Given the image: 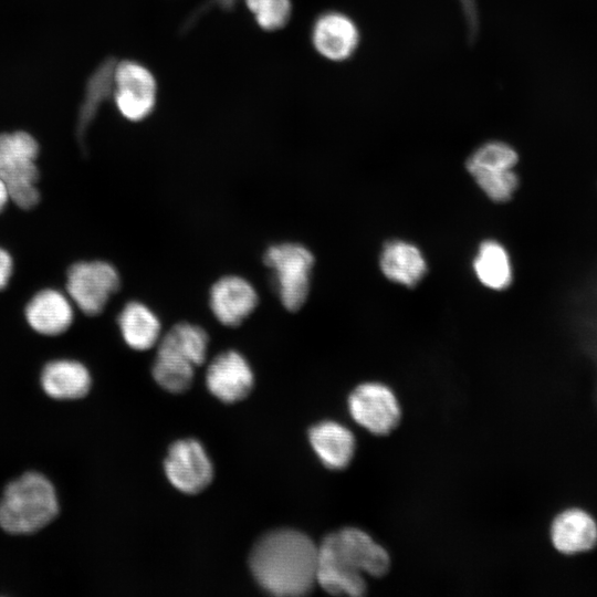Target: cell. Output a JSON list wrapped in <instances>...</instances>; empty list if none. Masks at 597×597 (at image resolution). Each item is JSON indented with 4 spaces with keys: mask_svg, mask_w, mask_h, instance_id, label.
<instances>
[{
    "mask_svg": "<svg viewBox=\"0 0 597 597\" xmlns=\"http://www.w3.org/2000/svg\"><path fill=\"white\" fill-rule=\"evenodd\" d=\"M318 546L294 530H276L253 546L249 564L259 585L275 596H301L316 583Z\"/></svg>",
    "mask_w": 597,
    "mask_h": 597,
    "instance_id": "1",
    "label": "cell"
},
{
    "mask_svg": "<svg viewBox=\"0 0 597 597\" xmlns=\"http://www.w3.org/2000/svg\"><path fill=\"white\" fill-rule=\"evenodd\" d=\"M388 568L387 552L365 532L348 527L327 535L318 546L316 583L333 595L360 596L364 575L381 576Z\"/></svg>",
    "mask_w": 597,
    "mask_h": 597,
    "instance_id": "2",
    "label": "cell"
},
{
    "mask_svg": "<svg viewBox=\"0 0 597 597\" xmlns=\"http://www.w3.org/2000/svg\"><path fill=\"white\" fill-rule=\"evenodd\" d=\"M59 512L52 483L29 472L12 481L0 500V526L12 534L33 533L49 524Z\"/></svg>",
    "mask_w": 597,
    "mask_h": 597,
    "instance_id": "3",
    "label": "cell"
},
{
    "mask_svg": "<svg viewBox=\"0 0 597 597\" xmlns=\"http://www.w3.org/2000/svg\"><path fill=\"white\" fill-rule=\"evenodd\" d=\"M38 155L39 145L30 134H0V178L7 185L10 199L22 209H31L40 200Z\"/></svg>",
    "mask_w": 597,
    "mask_h": 597,
    "instance_id": "4",
    "label": "cell"
},
{
    "mask_svg": "<svg viewBox=\"0 0 597 597\" xmlns=\"http://www.w3.org/2000/svg\"><path fill=\"white\" fill-rule=\"evenodd\" d=\"M263 261L272 271L282 305L290 312L300 310L310 292L314 256L298 243L284 242L269 247Z\"/></svg>",
    "mask_w": 597,
    "mask_h": 597,
    "instance_id": "5",
    "label": "cell"
},
{
    "mask_svg": "<svg viewBox=\"0 0 597 597\" xmlns=\"http://www.w3.org/2000/svg\"><path fill=\"white\" fill-rule=\"evenodd\" d=\"M119 286L116 268L106 261L77 262L67 271L66 291L86 315L100 314Z\"/></svg>",
    "mask_w": 597,
    "mask_h": 597,
    "instance_id": "6",
    "label": "cell"
},
{
    "mask_svg": "<svg viewBox=\"0 0 597 597\" xmlns=\"http://www.w3.org/2000/svg\"><path fill=\"white\" fill-rule=\"evenodd\" d=\"M156 81L150 71L134 61L116 64L114 97L121 114L129 121H142L156 103Z\"/></svg>",
    "mask_w": 597,
    "mask_h": 597,
    "instance_id": "7",
    "label": "cell"
},
{
    "mask_svg": "<svg viewBox=\"0 0 597 597\" xmlns=\"http://www.w3.org/2000/svg\"><path fill=\"white\" fill-rule=\"evenodd\" d=\"M164 468L170 483L186 494L201 492L213 476L208 454L193 439L178 440L171 444Z\"/></svg>",
    "mask_w": 597,
    "mask_h": 597,
    "instance_id": "8",
    "label": "cell"
},
{
    "mask_svg": "<svg viewBox=\"0 0 597 597\" xmlns=\"http://www.w3.org/2000/svg\"><path fill=\"white\" fill-rule=\"evenodd\" d=\"M348 409L353 419L375 434H386L398 423L399 404L383 384H362L350 394Z\"/></svg>",
    "mask_w": 597,
    "mask_h": 597,
    "instance_id": "9",
    "label": "cell"
},
{
    "mask_svg": "<svg viewBox=\"0 0 597 597\" xmlns=\"http://www.w3.org/2000/svg\"><path fill=\"white\" fill-rule=\"evenodd\" d=\"M259 296L253 285L239 275L220 277L210 289L209 306L222 325L234 327L255 310Z\"/></svg>",
    "mask_w": 597,
    "mask_h": 597,
    "instance_id": "10",
    "label": "cell"
},
{
    "mask_svg": "<svg viewBox=\"0 0 597 597\" xmlns=\"http://www.w3.org/2000/svg\"><path fill=\"white\" fill-rule=\"evenodd\" d=\"M206 383L219 400L233 404L245 398L254 383L248 360L235 350H226L210 363Z\"/></svg>",
    "mask_w": 597,
    "mask_h": 597,
    "instance_id": "11",
    "label": "cell"
},
{
    "mask_svg": "<svg viewBox=\"0 0 597 597\" xmlns=\"http://www.w3.org/2000/svg\"><path fill=\"white\" fill-rule=\"evenodd\" d=\"M315 50L325 59L339 62L350 57L359 43L356 23L346 14L332 11L321 14L312 30Z\"/></svg>",
    "mask_w": 597,
    "mask_h": 597,
    "instance_id": "12",
    "label": "cell"
},
{
    "mask_svg": "<svg viewBox=\"0 0 597 597\" xmlns=\"http://www.w3.org/2000/svg\"><path fill=\"white\" fill-rule=\"evenodd\" d=\"M549 537L555 549L562 554L589 552L597 545V521L584 509L567 507L552 521Z\"/></svg>",
    "mask_w": 597,
    "mask_h": 597,
    "instance_id": "13",
    "label": "cell"
},
{
    "mask_svg": "<svg viewBox=\"0 0 597 597\" xmlns=\"http://www.w3.org/2000/svg\"><path fill=\"white\" fill-rule=\"evenodd\" d=\"M24 313L32 329L48 336L64 333L73 322L72 304L53 289L38 292L27 304Z\"/></svg>",
    "mask_w": 597,
    "mask_h": 597,
    "instance_id": "14",
    "label": "cell"
},
{
    "mask_svg": "<svg viewBox=\"0 0 597 597\" xmlns=\"http://www.w3.org/2000/svg\"><path fill=\"white\" fill-rule=\"evenodd\" d=\"M41 385L52 398L77 399L88 392L91 375L87 368L76 360L59 359L44 366Z\"/></svg>",
    "mask_w": 597,
    "mask_h": 597,
    "instance_id": "15",
    "label": "cell"
},
{
    "mask_svg": "<svg viewBox=\"0 0 597 597\" xmlns=\"http://www.w3.org/2000/svg\"><path fill=\"white\" fill-rule=\"evenodd\" d=\"M117 323L124 342L135 350H147L160 339L161 323L156 313L142 302H128Z\"/></svg>",
    "mask_w": 597,
    "mask_h": 597,
    "instance_id": "16",
    "label": "cell"
},
{
    "mask_svg": "<svg viewBox=\"0 0 597 597\" xmlns=\"http://www.w3.org/2000/svg\"><path fill=\"white\" fill-rule=\"evenodd\" d=\"M311 444L322 460L331 469L345 468L353 458L355 439L353 433L334 421H323L310 430Z\"/></svg>",
    "mask_w": 597,
    "mask_h": 597,
    "instance_id": "17",
    "label": "cell"
},
{
    "mask_svg": "<svg viewBox=\"0 0 597 597\" xmlns=\"http://www.w3.org/2000/svg\"><path fill=\"white\" fill-rule=\"evenodd\" d=\"M380 268L387 279L407 286H415L427 271L421 252L415 245L399 240L384 247Z\"/></svg>",
    "mask_w": 597,
    "mask_h": 597,
    "instance_id": "18",
    "label": "cell"
},
{
    "mask_svg": "<svg viewBox=\"0 0 597 597\" xmlns=\"http://www.w3.org/2000/svg\"><path fill=\"white\" fill-rule=\"evenodd\" d=\"M195 367L186 356L159 341L151 373L161 388L174 394L187 390L192 384Z\"/></svg>",
    "mask_w": 597,
    "mask_h": 597,
    "instance_id": "19",
    "label": "cell"
},
{
    "mask_svg": "<svg viewBox=\"0 0 597 597\" xmlns=\"http://www.w3.org/2000/svg\"><path fill=\"white\" fill-rule=\"evenodd\" d=\"M478 279L493 290L506 289L512 282V266L505 249L495 241H484L474 260Z\"/></svg>",
    "mask_w": 597,
    "mask_h": 597,
    "instance_id": "20",
    "label": "cell"
},
{
    "mask_svg": "<svg viewBox=\"0 0 597 597\" xmlns=\"http://www.w3.org/2000/svg\"><path fill=\"white\" fill-rule=\"evenodd\" d=\"M160 341L181 353L195 366L201 365L207 357L209 337L199 325L188 322L178 323Z\"/></svg>",
    "mask_w": 597,
    "mask_h": 597,
    "instance_id": "21",
    "label": "cell"
},
{
    "mask_svg": "<svg viewBox=\"0 0 597 597\" xmlns=\"http://www.w3.org/2000/svg\"><path fill=\"white\" fill-rule=\"evenodd\" d=\"M116 64L114 60L105 61L96 72L91 76L86 90V95L81 106L78 118V135L85 130V128L93 121L96 111L102 102L114 92V72Z\"/></svg>",
    "mask_w": 597,
    "mask_h": 597,
    "instance_id": "22",
    "label": "cell"
},
{
    "mask_svg": "<svg viewBox=\"0 0 597 597\" xmlns=\"http://www.w3.org/2000/svg\"><path fill=\"white\" fill-rule=\"evenodd\" d=\"M519 160L517 153L502 142H490L479 147L468 159L469 172L474 170L513 169Z\"/></svg>",
    "mask_w": 597,
    "mask_h": 597,
    "instance_id": "23",
    "label": "cell"
},
{
    "mask_svg": "<svg viewBox=\"0 0 597 597\" xmlns=\"http://www.w3.org/2000/svg\"><path fill=\"white\" fill-rule=\"evenodd\" d=\"M470 174L479 187L498 202L511 199L519 186V178L513 169L474 170Z\"/></svg>",
    "mask_w": 597,
    "mask_h": 597,
    "instance_id": "24",
    "label": "cell"
},
{
    "mask_svg": "<svg viewBox=\"0 0 597 597\" xmlns=\"http://www.w3.org/2000/svg\"><path fill=\"white\" fill-rule=\"evenodd\" d=\"M258 24L266 31L282 29L291 18L290 0H245Z\"/></svg>",
    "mask_w": 597,
    "mask_h": 597,
    "instance_id": "25",
    "label": "cell"
},
{
    "mask_svg": "<svg viewBox=\"0 0 597 597\" xmlns=\"http://www.w3.org/2000/svg\"><path fill=\"white\" fill-rule=\"evenodd\" d=\"M13 261L8 251L0 248V291L3 290L12 275Z\"/></svg>",
    "mask_w": 597,
    "mask_h": 597,
    "instance_id": "26",
    "label": "cell"
},
{
    "mask_svg": "<svg viewBox=\"0 0 597 597\" xmlns=\"http://www.w3.org/2000/svg\"><path fill=\"white\" fill-rule=\"evenodd\" d=\"M9 197V191L4 181L0 178V212L6 208Z\"/></svg>",
    "mask_w": 597,
    "mask_h": 597,
    "instance_id": "27",
    "label": "cell"
}]
</instances>
